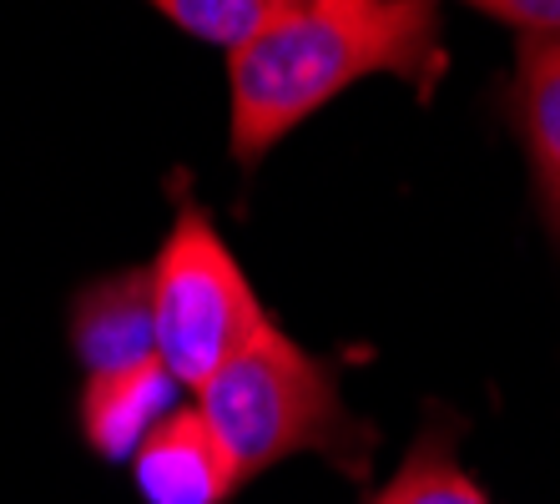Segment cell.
<instances>
[{
    "mask_svg": "<svg viewBox=\"0 0 560 504\" xmlns=\"http://www.w3.org/2000/svg\"><path fill=\"white\" fill-rule=\"evenodd\" d=\"M440 71V11L430 0H288L253 46L228 56L233 156L258 162L353 81L405 77L430 91Z\"/></svg>",
    "mask_w": 560,
    "mask_h": 504,
    "instance_id": "1",
    "label": "cell"
},
{
    "mask_svg": "<svg viewBox=\"0 0 560 504\" xmlns=\"http://www.w3.org/2000/svg\"><path fill=\"white\" fill-rule=\"evenodd\" d=\"M197 414L228 449L237 479L262 474L299 449H339L343 434H353L334 374L273 324L197 388Z\"/></svg>",
    "mask_w": 560,
    "mask_h": 504,
    "instance_id": "2",
    "label": "cell"
},
{
    "mask_svg": "<svg viewBox=\"0 0 560 504\" xmlns=\"http://www.w3.org/2000/svg\"><path fill=\"white\" fill-rule=\"evenodd\" d=\"M156 359L177 384L202 388L268 333V313L208 212L187 208L152 262Z\"/></svg>",
    "mask_w": 560,
    "mask_h": 504,
    "instance_id": "3",
    "label": "cell"
},
{
    "mask_svg": "<svg viewBox=\"0 0 560 504\" xmlns=\"http://www.w3.org/2000/svg\"><path fill=\"white\" fill-rule=\"evenodd\" d=\"M71 349H77L86 378L152 363V268L112 272V278H96V283L81 288L77 308H71Z\"/></svg>",
    "mask_w": 560,
    "mask_h": 504,
    "instance_id": "4",
    "label": "cell"
},
{
    "mask_svg": "<svg viewBox=\"0 0 560 504\" xmlns=\"http://www.w3.org/2000/svg\"><path fill=\"white\" fill-rule=\"evenodd\" d=\"M137 490L147 504H222L243 484L197 409H177L147 434V444L131 454Z\"/></svg>",
    "mask_w": 560,
    "mask_h": 504,
    "instance_id": "5",
    "label": "cell"
},
{
    "mask_svg": "<svg viewBox=\"0 0 560 504\" xmlns=\"http://www.w3.org/2000/svg\"><path fill=\"white\" fill-rule=\"evenodd\" d=\"M177 378L162 368V359L121 368V374L86 378L81 394V429L102 459H131L147 444L156 424L177 414Z\"/></svg>",
    "mask_w": 560,
    "mask_h": 504,
    "instance_id": "6",
    "label": "cell"
},
{
    "mask_svg": "<svg viewBox=\"0 0 560 504\" xmlns=\"http://www.w3.org/2000/svg\"><path fill=\"white\" fill-rule=\"evenodd\" d=\"M515 86H521V127L535 192L546 218L560 227V31H525Z\"/></svg>",
    "mask_w": 560,
    "mask_h": 504,
    "instance_id": "7",
    "label": "cell"
},
{
    "mask_svg": "<svg viewBox=\"0 0 560 504\" xmlns=\"http://www.w3.org/2000/svg\"><path fill=\"white\" fill-rule=\"evenodd\" d=\"M374 504H490V500H485L480 484L455 465V449L444 439V429H430V434L409 449L399 474L374 494Z\"/></svg>",
    "mask_w": 560,
    "mask_h": 504,
    "instance_id": "8",
    "label": "cell"
},
{
    "mask_svg": "<svg viewBox=\"0 0 560 504\" xmlns=\"http://www.w3.org/2000/svg\"><path fill=\"white\" fill-rule=\"evenodd\" d=\"M283 5L288 0H167L156 11L167 15L172 26H183L187 36L212 40L222 51H243L283 15Z\"/></svg>",
    "mask_w": 560,
    "mask_h": 504,
    "instance_id": "9",
    "label": "cell"
},
{
    "mask_svg": "<svg viewBox=\"0 0 560 504\" xmlns=\"http://www.w3.org/2000/svg\"><path fill=\"white\" fill-rule=\"evenodd\" d=\"M480 15L521 31H560V0H490L480 5Z\"/></svg>",
    "mask_w": 560,
    "mask_h": 504,
    "instance_id": "10",
    "label": "cell"
}]
</instances>
